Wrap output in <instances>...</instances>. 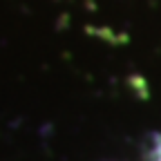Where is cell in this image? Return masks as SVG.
I'll use <instances>...</instances> for the list:
<instances>
[{"label":"cell","instance_id":"cell-1","mask_svg":"<svg viewBox=\"0 0 161 161\" xmlns=\"http://www.w3.org/2000/svg\"><path fill=\"white\" fill-rule=\"evenodd\" d=\"M152 161H161V143L157 146V150H154V154H152Z\"/></svg>","mask_w":161,"mask_h":161}]
</instances>
